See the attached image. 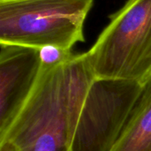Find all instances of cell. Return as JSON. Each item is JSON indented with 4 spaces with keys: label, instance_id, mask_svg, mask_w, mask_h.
<instances>
[{
    "label": "cell",
    "instance_id": "2",
    "mask_svg": "<svg viewBox=\"0 0 151 151\" xmlns=\"http://www.w3.org/2000/svg\"><path fill=\"white\" fill-rule=\"evenodd\" d=\"M94 0L0 2V43L72 50L84 41L83 27Z\"/></svg>",
    "mask_w": 151,
    "mask_h": 151
},
{
    "label": "cell",
    "instance_id": "3",
    "mask_svg": "<svg viewBox=\"0 0 151 151\" xmlns=\"http://www.w3.org/2000/svg\"><path fill=\"white\" fill-rule=\"evenodd\" d=\"M96 78L151 77V0H127L86 52Z\"/></svg>",
    "mask_w": 151,
    "mask_h": 151
},
{
    "label": "cell",
    "instance_id": "6",
    "mask_svg": "<svg viewBox=\"0 0 151 151\" xmlns=\"http://www.w3.org/2000/svg\"><path fill=\"white\" fill-rule=\"evenodd\" d=\"M111 151H151V77Z\"/></svg>",
    "mask_w": 151,
    "mask_h": 151
},
{
    "label": "cell",
    "instance_id": "5",
    "mask_svg": "<svg viewBox=\"0 0 151 151\" xmlns=\"http://www.w3.org/2000/svg\"><path fill=\"white\" fill-rule=\"evenodd\" d=\"M42 65L39 49L0 43V138L27 103Z\"/></svg>",
    "mask_w": 151,
    "mask_h": 151
},
{
    "label": "cell",
    "instance_id": "8",
    "mask_svg": "<svg viewBox=\"0 0 151 151\" xmlns=\"http://www.w3.org/2000/svg\"><path fill=\"white\" fill-rule=\"evenodd\" d=\"M8 1H15V0H0V2H8Z\"/></svg>",
    "mask_w": 151,
    "mask_h": 151
},
{
    "label": "cell",
    "instance_id": "7",
    "mask_svg": "<svg viewBox=\"0 0 151 151\" xmlns=\"http://www.w3.org/2000/svg\"><path fill=\"white\" fill-rule=\"evenodd\" d=\"M0 151H19L17 147H15L12 143L9 142H0Z\"/></svg>",
    "mask_w": 151,
    "mask_h": 151
},
{
    "label": "cell",
    "instance_id": "4",
    "mask_svg": "<svg viewBox=\"0 0 151 151\" xmlns=\"http://www.w3.org/2000/svg\"><path fill=\"white\" fill-rule=\"evenodd\" d=\"M136 81L95 78L82 99L69 151H111L142 91Z\"/></svg>",
    "mask_w": 151,
    "mask_h": 151
},
{
    "label": "cell",
    "instance_id": "1",
    "mask_svg": "<svg viewBox=\"0 0 151 151\" xmlns=\"http://www.w3.org/2000/svg\"><path fill=\"white\" fill-rule=\"evenodd\" d=\"M78 56L52 65H42L36 84L0 142L19 151H69L70 106Z\"/></svg>",
    "mask_w": 151,
    "mask_h": 151
}]
</instances>
